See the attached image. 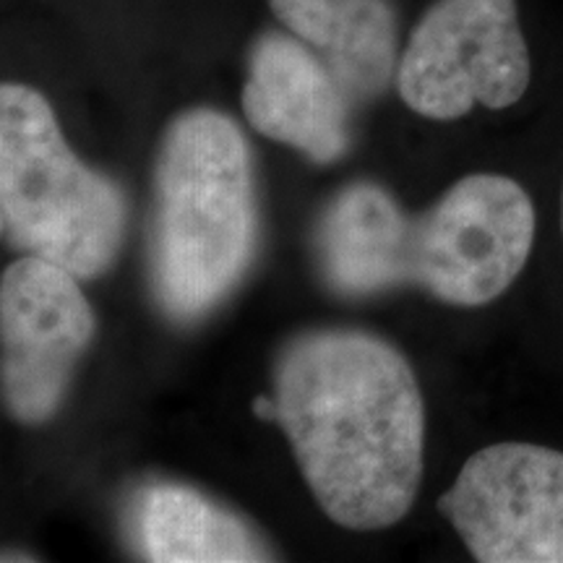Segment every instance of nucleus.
Wrapping results in <instances>:
<instances>
[{
    "label": "nucleus",
    "instance_id": "nucleus-1",
    "mask_svg": "<svg viewBox=\"0 0 563 563\" xmlns=\"http://www.w3.org/2000/svg\"><path fill=\"white\" fill-rule=\"evenodd\" d=\"M279 426L321 511L371 532L412 509L426 407L407 357L361 329H313L274 365Z\"/></svg>",
    "mask_w": 563,
    "mask_h": 563
},
{
    "label": "nucleus",
    "instance_id": "nucleus-2",
    "mask_svg": "<svg viewBox=\"0 0 563 563\" xmlns=\"http://www.w3.org/2000/svg\"><path fill=\"white\" fill-rule=\"evenodd\" d=\"M534 228L532 199L509 175H464L420 217L378 183L357 180L323 209L316 253L342 298L412 285L449 306L481 308L525 269Z\"/></svg>",
    "mask_w": 563,
    "mask_h": 563
},
{
    "label": "nucleus",
    "instance_id": "nucleus-3",
    "mask_svg": "<svg viewBox=\"0 0 563 563\" xmlns=\"http://www.w3.org/2000/svg\"><path fill=\"white\" fill-rule=\"evenodd\" d=\"M258 249L249 141L230 115L194 108L162 133L152 178L150 285L170 321L214 311Z\"/></svg>",
    "mask_w": 563,
    "mask_h": 563
},
{
    "label": "nucleus",
    "instance_id": "nucleus-4",
    "mask_svg": "<svg viewBox=\"0 0 563 563\" xmlns=\"http://www.w3.org/2000/svg\"><path fill=\"white\" fill-rule=\"evenodd\" d=\"M129 207L118 183L68 150L51 102L24 84L0 89V228L26 256L95 279L115 262Z\"/></svg>",
    "mask_w": 563,
    "mask_h": 563
},
{
    "label": "nucleus",
    "instance_id": "nucleus-5",
    "mask_svg": "<svg viewBox=\"0 0 563 563\" xmlns=\"http://www.w3.org/2000/svg\"><path fill=\"white\" fill-rule=\"evenodd\" d=\"M532 63L517 0H439L415 26L397 66L407 108L460 121L475 104L506 110L530 87Z\"/></svg>",
    "mask_w": 563,
    "mask_h": 563
},
{
    "label": "nucleus",
    "instance_id": "nucleus-6",
    "mask_svg": "<svg viewBox=\"0 0 563 563\" xmlns=\"http://www.w3.org/2000/svg\"><path fill=\"white\" fill-rule=\"evenodd\" d=\"M439 511L481 563H563V452L493 443L464 462Z\"/></svg>",
    "mask_w": 563,
    "mask_h": 563
},
{
    "label": "nucleus",
    "instance_id": "nucleus-7",
    "mask_svg": "<svg viewBox=\"0 0 563 563\" xmlns=\"http://www.w3.org/2000/svg\"><path fill=\"white\" fill-rule=\"evenodd\" d=\"M97 321L79 277L40 256L5 266L0 279V386L21 426H45L60 410Z\"/></svg>",
    "mask_w": 563,
    "mask_h": 563
},
{
    "label": "nucleus",
    "instance_id": "nucleus-8",
    "mask_svg": "<svg viewBox=\"0 0 563 563\" xmlns=\"http://www.w3.org/2000/svg\"><path fill=\"white\" fill-rule=\"evenodd\" d=\"M352 100L300 37L266 32L253 45L243 112L262 136L329 165L350 150Z\"/></svg>",
    "mask_w": 563,
    "mask_h": 563
},
{
    "label": "nucleus",
    "instance_id": "nucleus-9",
    "mask_svg": "<svg viewBox=\"0 0 563 563\" xmlns=\"http://www.w3.org/2000/svg\"><path fill=\"white\" fill-rule=\"evenodd\" d=\"M129 534L154 563L274 561L272 545L245 519L183 483L152 481L131 496Z\"/></svg>",
    "mask_w": 563,
    "mask_h": 563
},
{
    "label": "nucleus",
    "instance_id": "nucleus-10",
    "mask_svg": "<svg viewBox=\"0 0 563 563\" xmlns=\"http://www.w3.org/2000/svg\"><path fill=\"white\" fill-rule=\"evenodd\" d=\"M274 16L321 55L352 104L376 100L397 74L391 0H269Z\"/></svg>",
    "mask_w": 563,
    "mask_h": 563
},
{
    "label": "nucleus",
    "instance_id": "nucleus-11",
    "mask_svg": "<svg viewBox=\"0 0 563 563\" xmlns=\"http://www.w3.org/2000/svg\"><path fill=\"white\" fill-rule=\"evenodd\" d=\"M253 415L266 422H279V405L277 399L269 397H256L253 399Z\"/></svg>",
    "mask_w": 563,
    "mask_h": 563
},
{
    "label": "nucleus",
    "instance_id": "nucleus-12",
    "mask_svg": "<svg viewBox=\"0 0 563 563\" xmlns=\"http://www.w3.org/2000/svg\"><path fill=\"white\" fill-rule=\"evenodd\" d=\"M561 228H563V194H561Z\"/></svg>",
    "mask_w": 563,
    "mask_h": 563
}]
</instances>
